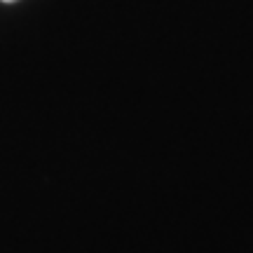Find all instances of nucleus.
Listing matches in <instances>:
<instances>
[{"mask_svg":"<svg viewBox=\"0 0 253 253\" xmlns=\"http://www.w3.org/2000/svg\"><path fill=\"white\" fill-rule=\"evenodd\" d=\"M0 2H17V0H0Z\"/></svg>","mask_w":253,"mask_h":253,"instance_id":"nucleus-1","label":"nucleus"}]
</instances>
